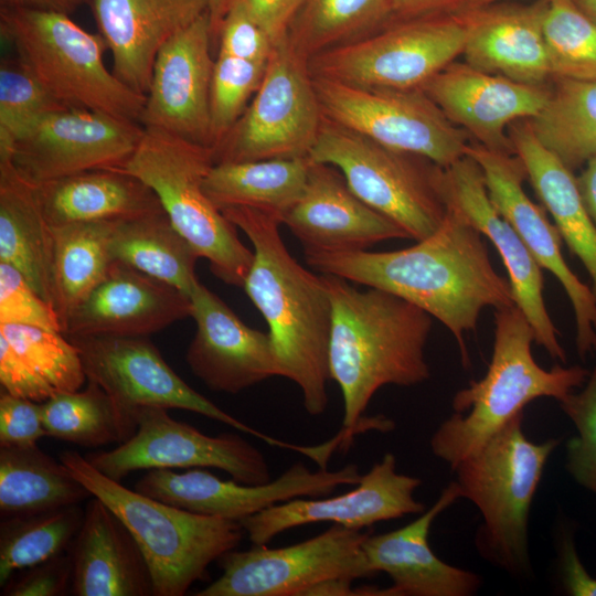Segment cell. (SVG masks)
<instances>
[{
    "label": "cell",
    "instance_id": "cell-46",
    "mask_svg": "<svg viewBox=\"0 0 596 596\" xmlns=\"http://www.w3.org/2000/svg\"><path fill=\"white\" fill-rule=\"evenodd\" d=\"M0 324H25L60 331V318L13 266L0 262Z\"/></svg>",
    "mask_w": 596,
    "mask_h": 596
},
{
    "label": "cell",
    "instance_id": "cell-18",
    "mask_svg": "<svg viewBox=\"0 0 596 596\" xmlns=\"http://www.w3.org/2000/svg\"><path fill=\"white\" fill-rule=\"evenodd\" d=\"M361 476L356 465L311 471L302 464H295L266 483L247 485L222 480L200 468L182 473L151 469L136 482L135 490L194 513L240 522L280 502L319 498L340 486H355Z\"/></svg>",
    "mask_w": 596,
    "mask_h": 596
},
{
    "label": "cell",
    "instance_id": "cell-10",
    "mask_svg": "<svg viewBox=\"0 0 596 596\" xmlns=\"http://www.w3.org/2000/svg\"><path fill=\"white\" fill-rule=\"evenodd\" d=\"M465 28L456 12L394 19L308 61L312 77L368 88H421L461 55Z\"/></svg>",
    "mask_w": 596,
    "mask_h": 596
},
{
    "label": "cell",
    "instance_id": "cell-22",
    "mask_svg": "<svg viewBox=\"0 0 596 596\" xmlns=\"http://www.w3.org/2000/svg\"><path fill=\"white\" fill-rule=\"evenodd\" d=\"M456 126L486 148L514 155L507 127L531 119L551 87L529 85L451 62L421 87Z\"/></svg>",
    "mask_w": 596,
    "mask_h": 596
},
{
    "label": "cell",
    "instance_id": "cell-2",
    "mask_svg": "<svg viewBox=\"0 0 596 596\" xmlns=\"http://www.w3.org/2000/svg\"><path fill=\"white\" fill-rule=\"evenodd\" d=\"M321 277L332 307L329 371L343 398V429L390 432V418L362 414L381 387L429 379L425 348L433 317L391 292L360 290L336 275Z\"/></svg>",
    "mask_w": 596,
    "mask_h": 596
},
{
    "label": "cell",
    "instance_id": "cell-24",
    "mask_svg": "<svg viewBox=\"0 0 596 596\" xmlns=\"http://www.w3.org/2000/svg\"><path fill=\"white\" fill-rule=\"evenodd\" d=\"M281 223L304 253L366 251L383 241L409 238L398 224L360 200L339 169L311 160L302 194Z\"/></svg>",
    "mask_w": 596,
    "mask_h": 596
},
{
    "label": "cell",
    "instance_id": "cell-23",
    "mask_svg": "<svg viewBox=\"0 0 596 596\" xmlns=\"http://www.w3.org/2000/svg\"><path fill=\"white\" fill-rule=\"evenodd\" d=\"M190 299L196 330L188 348L187 363L210 390L236 394L280 375L268 332L245 324L201 283Z\"/></svg>",
    "mask_w": 596,
    "mask_h": 596
},
{
    "label": "cell",
    "instance_id": "cell-6",
    "mask_svg": "<svg viewBox=\"0 0 596 596\" xmlns=\"http://www.w3.org/2000/svg\"><path fill=\"white\" fill-rule=\"evenodd\" d=\"M558 444V439L530 440L520 414L453 469L461 498L471 501L482 517L477 549L512 575L531 573L530 509L547 459Z\"/></svg>",
    "mask_w": 596,
    "mask_h": 596
},
{
    "label": "cell",
    "instance_id": "cell-38",
    "mask_svg": "<svg viewBox=\"0 0 596 596\" xmlns=\"http://www.w3.org/2000/svg\"><path fill=\"white\" fill-rule=\"evenodd\" d=\"M394 20L389 0H302L287 40L306 61L366 36Z\"/></svg>",
    "mask_w": 596,
    "mask_h": 596
},
{
    "label": "cell",
    "instance_id": "cell-31",
    "mask_svg": "<svg viewBox=\"0 0 596 596\" xmlns=\"http://www.w3.org/2000/svg\"><path fill=\"white\" fill-rule=\"evenodd\" d=\"M35 188L42 211L53 227L164 212L147 184L117 169L89 170Z\"/></svg>",
    "mask_w": 596,
    "mask_h": 596
},
{
    "label": "cell",
    "instance_id": "cell-16",
    "mask_svg": "<svg viewBox=\"0 0 596 596\" xmlns=\"http://www.w3.org/2000/svg\"><path fill=\"white\" fill-rule=\"evenodd\" d=\"M142 130L138 123L104 113L63 108L30 126L0 160H8L34 185L89 170L119 169Z\"/></svg>",
    "mask_w": 596,
    "mask_h": 596
},
{
    "label": "cell",
    "instance_id": "cell-37",
    "mask_svg": "<svg viewBox=\"0 0 596 596\" xmlns=\"http://www.w3.org/2000/svg\"><path fill=\"white\" fill-rule=\"evenodd\" d=\"M552 82L547 102L529 124L538 140L574 171L596 158V81Z\"/></svg>",
    "mask_w": 596,
    "mask_h": 596
},
{
    "label": "cell",
    "instance_id": "cell-26",
    "mask_svg": "<svg viewBox=\"0 0 596 596\" xmlns=\"http://www.w3.org/2000/svg\"><path fill=\"white\" fill-rule=\"evenodd\" d=\"M546 3L492 2L455 11L465 28V62L519 83L546 85L552 81L543 34Z\"/></svg>",
    "mask_w": 596,
    "mask_h": 596
},
{
    "label": "cell",
    "instance_id": "cell-40",
    "mask_svg": "<svg viewBox=\"0 0 596 596\" xmlns=\"http://www.w3.org/2000/svg\"><path fill=\"white\" fill-rule=\"evenodd\" d=\"M84 512L77 504L10 517L0 526V585L13 573L51 560L75 539Z\"/></svg>",
    "mask_w": 596,
    "mask_h": 596
},
{
    "label": "cell",
    "instance_id": "cell-30",
    "mask_svg": "<svg viewBox=\"0 0 596 596\" xmlns=\"http://www.w3.org/2000/svg\"><path fill=\"white\" fill-rule=\"evenodd\" d=\"M510 128L514 155L562 240L586 269L596 297V226L583 203L574 171L538 140L529 119L514 121Z\"/></svg>",
    "mask_w": 596,
    "mask_h": 596
},
{
    "label": "cell",
    "instance_id": "cell-17",
    "mask_svg": "<svg viewBox=\"0 0 596 596\" xmlns=\"http://www.w3.org/2000/svg\"><path fill=\"white\" fill-rule=\"evenodd\" d=\"M433 182L447 209L493 244L508 273L514 305L531 323L535 342L552 359L565 363L560 332L544 301L543 268L492 203L479 164L466 155L448 167L435 166Z\"/></svg>",
    "mask_w": 596,
    "mask_h": 596
},
{
    "label": "cell",
    "instance_id": "cell-42",
    "mask_svg": "<svg viewBox=\"0 0 596 596\" xmlns=\"http://www.w3.org/2000/svg\"><path fill=\"white\" fill-rule=\"evenodd\" d=\"M3 336L54 393L79 390L87 381L77 348L64 333L25 324H0Z\"/></svg>",
    "mask_w": 596,
    "mask_h": 596
},
{
    "label": "cell",
    "instance_id": "cell-1",
    "mask_svg": "<svg viewBox=\"0 0 596 596\" xmlns=\"http://www.w3.org/2000/svg\"><path fill=\"white\" fill-rule=\"evenodd\" d=\"M413 246L389 252L305 253L321 274L396 295L440 321L455 337L462 364L465 336L483 309L514 305L509 280L493 267L483 235L447 209L440 227Z\"/></svg>",
    "mask_w": 596,
    "mask_h": 596
},
{
    "label": "cell",
    "instance_id": "cell-52",
    "mask_svg": "<svg viewBox=\"0 0 596 596\" xmlns=\"http://www.w3.org/2000/svg\"><path fill=\"white\" fill-rule=\"evenodd\" d=\"M560 568L565 592L573 596H596V578L586 571L571 534L563 535L560 546Z\"/></svg>",
    "mask_w": 596,
    "mask_h": 596
},
{
    "label": "cell",
    "instance_id": "cell-27",
    "mask_svg": "<svg viewBox=\"0 0 596 596\" xmlns=\"http://www.w3.org/2000/svg\"><path fill=\"white\" fill-rule=\"evenodd\" d=\"M461 498L451 481L435 503L413 522L391 532L364 538L361 549L372 575L385 573L392 579L390 596H470L481 585L470 571L441 561L428 543L434 520Z\"/></svg>",
    "mask_w": 596,
    "mask_h": 596
},
{
    "label": "cell",
    "instance_id": "cell-51",
    "mask_svg": "<svg viewBox=\"0 0 596 596\" xmlns=\"http://www.w3.org/2000/svg\"><path fill=\"white\" fill-rule=\"evenodd\" d=\"M226 1V0H225ZM243 4L274 44L287 36L302 0H235Z\"/></svg>",
    "mask_w": 596,
    "mask_h": 596
},
{
    "label": "cell",
    "instance_id": "cell-4",
    "mask_svg": "<svg viewBox=\"0 0 596 596\" xmlns=\"http://www.w3.org/2000/svg\"><path fill=\"white\" fill-rule=\"evenodd\" d=\"M493 321L492 355L486 374L455 394V413L430 438L432 453L451 469L523 414L530 402L540 397L560 402L589 375L579 365L540 366L531 350L534 330L515 305L496 309Z\"/></svg>",
    "mask_w": 596,
    "mask_h": 596
},
{
    "label": "cell",
    "instance_id": "cell-41",
    "mask_svg": "<svg viewBox=\"0 0 596 596\" xmlns=\"http://www.w3.org/2000/svg\"><path fill=\"white\" fill-rule=\"evenodd\" d=\"M543 34L552 78L596 81V22L574 0H547Z\"/></svg>",
    "mask_w": 596,
    "mask_h": 596
},
{
    "label": "cell",
    "instance_id": "cell-20",
    "mask_svg": "<svg viewBox=\"0 0 596 596\" xmlns=\"http://www.w3.org/2000/svg\"><path fill=\"white\" fill-rule=\"evenodd\" d=\"M422 480L396 471V458L387 453L361 476L355 487L328 498H297L272 505L240 521L253 545H266L296 526L331 522L361 530L374 523L425 511L414 492Z\"/></svg>",
    "mask_w": 596,
    "mask_h": 596
},
{
    "label": "cell",
    "instance_id": "cell-29",
    "mask_svg": "<svg viewBox=\"0 0 596 596\" xmlns=\"http://www.w3.org/2000/svg\"><path fill=\"white\" fill-rule=\"evenodd\" d=\"M76 596L153 595L150 571L121 520L98 498L86 504L72 554Z\"/></svg>",
    "mask_w": 596,
    "mask_h": 596
},
{
    "label": "cell",
    "instance_id": "cell-36",
    "mask_svg": "<svg viewBox=\"0 0 596 596\" xmlns=\"http://www.w3.org/2000/svg\"><path fill=\"white\" fill-rule=\"evenodd\" d=\"M117 221L53 227V307L62 329L72 312L104 280L113 257L110 238Z\"/></svg>",
    "mask_w": 596,
    "mask_h": 596
},
{
    "label": "cell",
    "instance_id": "cell-14",
    "mask_svg": "<svg viewBox=\"0 0 596 596\" xmlns=\"http://www.w3.org/2000/svg\"><path fill=\"white\" fill-rule=\"evenodd\" d=\"M67 339L78 350L87 380L97 383L134 422L132 414L140 407L185 409L253 435L268 445L300 450L299 445L254 429L194 391L168 365L146 337L91 336Z\"/></svg>",
    "mask_w": 596,
    "mask_h": 596
},
{
    "label": "cell",
    "instance_id": "cell-33",
    "mask_svg": "<svg viewBox=\"0 0 596 596\" xmlns=\"http://www.w3.org/2000/svg\"><path fill=\"white\" fill-rule=\"evenodd\" d=\"M308 168L309 158L214 163L203 188L220 211L247 206L274 214L283 222L302 194Z\"/></svg>",
    "mask_w": 596,
    "mask_h": 596
},
{
    "label": "cell",
    "instance_id": "cell-43",
    "mask_svg": "<svg viewBox=\"0 0 596 596\" xmlns=\"http://www.w3.org/2000/svg\"><path fill=\"white\" fill-rule=\"evenodd\" d=\"M67 108L54 98L19 58L0 63V158L40 118Z\"/></svg>",
    "mask_w": 596,
    "mask_h": 596
},
{
    "label": "cell",
    "instance_id": "cell-49",
    "mask_svg": "<svg viewBox=\"0 0 596 596\" xmlns=\"http://www.w3.org/2000/svg\"><path fill=\"white\" fill-rule=\"evenodd\" d=\"M72 579L71 555H57L28 568V572L13 583H7L6 596H57L65 592Z\"/></svg>",
    "mask_w": 596,
    "mask_h": 596
},
{
    "label": "cell",
    "instance_id": "cell-44",
    "mask_svg": "<svg viewBox=\"0 0 596 596\" xmlns=\"http://www.w3.org/2000/svg\"><path fill=\"white\" fill-rule=\"evenodd\" d=\"M266 64L217 54L210 88L212 149L225 138L245 111L260 86Z\"/></svg>",
    "mask_w": 596,
    "mask_h": 596
},
{
    "label": "cell",
    "instance_id": "cell-47",
    "mask_svg": "<svg viewBox=\"0 0 596 596\" xmlns=\"http://www.w3.org/2000/svg\"><path fill=\"white\" fill-rule=\"evenodd\" d=\"M216 38L219 54L259 63H267L275 45L246 8L235 0L225 1Z\"/></svg>",
    "mask_w": 596,
    "mask_h": 596
},
{
    "label": "cell",
    "instance_id": "cell-48",
    "mask_svg": "<svg viewBox=\"0 0 596 596\" xmlns=\"http://www.w3.org/2000/svg\"><path fill=\"white\" fill-rule=\"evenodd\" d=\"M47 436L41 403L7 392L0 395V446H31Z\"/></svg>",
    "mask_w": 596,
    "mask_h": 596
},
{
    "label": "cell",
    "instance_id": "cell-3",
    "mask_svg": "<svg viewBox=\"0 0 596 596\" xmlns=\"http://www.w3.org/2000/svg\"><path fill=\"white\" fill-rule=\"evenodd\" d=\"M253 245L254 258L243 288L265 318L280 375L301 391L311 416L328 406L329 339L332 307L322 277L289 253L270 213L232 206L221 211Z\"/></svg>",
    "mask_w": 596,
    "mask_h": 596
},
{
    "label": "cell",
    "instance_id": "cell-12",
    "mask_svg": "<svg viewBox=\"0 0 596 596\" xmlns=\"http://www.w3.org/2000/svg\"><path fill=\"white\" fill-rule=\"evenodd\" d=\"M326 118L387 148L445 168L464 156L467 132L422 88H368L313 77Z\"/></svg>",
    "mask_w": 596,
    "mask_h": 596
},
{
    "label": "cell",
    "instance_id": "cell-58",
    "mask_svg": "<svg viewBox=\"0 0 596 596\" xmlns=\"http://www.w3.org/2000/svg\"><path fill=\"white\" fill-rule=\"evenodd\" d=\"M500 0H469L467 6H476V4H487L492 2H498Z\"/></svg>",
    "mask_w": 596,
    "mask_h": 596
},
{
    "label": "cell",
    "instance_id": "cell-9",
    "mask_svg": "<svg viewBox=\"0 0 596 596\" xmlns=\"http://www.w3.org/2000/svg\"><path fill=\"white\" fill-rule=\"evenodd\" d=\"M309 160L340 170L351 191L415 241L434 234L447 206L433 182L436 164L382 146L323 116Z\"/></svg>",
    "mask_w": 596,
    "mask_h": 596
},
{
    "label": "cell",
    "instance_id": "cell-19",
    "mask_svg": "<svg viewBox=\"0 0 596 596\" xmlns=\"http://www.w3.org/2000/svg\"><path fill=\"white\" fill-rule=\"evenodd\" d=\"M466 155L480 167L489 196L514 227L538 264L550 272L564 289L574 313L575 344L585 359L596 352V297L592 287L571 269L562 253V236L542 206L523 189L525 170L517 156L480 143L468 145Z\"/></svg>",
    "mask_w": 596,
    "mask_h": 596
},
{
    "label": "cell",
    "instance_id": "cell-11",
    "mask_svg": "<svg viewBox=\"0 0 596 596\" xmlns=\"http://www.w3.org/2000/svg\"><path fill=\"white\" fill-rule=\"evenodd\" d=\"M322 121L308 61L286 36L274 45L252 102L212 149L214 163L308 158Z\"/></svg>",
    "mask_w": 596,
    "mask_h": 596
},
{
    "label": "cell",
    "instance_id": "cell-8",
    "mask_svg": "<svg viewBox=\"0 0 596 596\" xmlns=\"http://www.w3.org/2000/svg\"><path fill=\"white\" fill-rule=\"evenodd\" d=\"M214 164L213 150L166 130L143 127L121 170L147 184L174 228L222 281L243 287L254 253L236 226L211 201L203 181Z\"/></svg>",
    "mask_w": 596,
    "mask_h": 596
},
{
    "label": "cell",
    "instance_id": "cell-55",
    "mask_svg": "<svg viewBox=\"0 0 596 596\" xmlns=\"http://www.w3.org/2000/svg\"><path fill=\"white\" fill-rule=\"evenodd\" d=\"M576 181L583 203L596 226V158L583 167Z\"/></svg>",
    "mask_w": 596,
    "mask_h": 596
},
{
    "label": "cell",
    "instance_id": "cell-54",
    "mask_svg": "<svg viewBox=\"0 0 596 596\" xmlns=\"http://www.w3.org/2000/svg\"><path fill=\"white\" fill-rule=\"evenodd\" d=\"M91 0H0V7L25 8L71 14Z\"/></svg>",
    "mask_w": 596,
    "mask_h": 596
},
{
    "label": "cell",
    "instance_id": "cell-57",
    "mask_svg": "<svg viewBox=\"0 0 596 596\" xmlns=\"http://www.w3.org/2000/svg\"><path fill=\"white\" fill-rule=\"evenodd\" d=\"M578 8L596 22V0H574Z\"/></svg>",
    "mask_w": 596,
    "mask_h": 596
},
{
    "label": "cell",
    "instance_id": "cell-56",
    "mask_svg": "<svg viewBox=\"0 0 596 596\" xmlns=\"http://www.w3.org/2000/svg\"><path fill=\"white\" fill-rule=\"evenodd\" d=\"M225 0H210L209 17L211 20L213 38L216 39V33L224 13Z\"/></svg>",
    "mask_w": 596,
    "mask_h": 596
},
{
    "label": "cell",
    "instance_id": "cell-25",
    "mask_svg": "<svg viewBox=\"0 0 596 596\" xmlns=\"http://www.w3.org/2000/svg\"><path fill=\"white\" fill-rule=\"evenodd\" d=\"M189 296L114 260L104 280L72 312L67 337H147L191 317Z\"/></svg>",
    "mask_w": 596,
    "mask_h": 596
},
{
    "label": "cell",
    "instance_id": "cell-53",
    "mask_svg": "<svg viewBox=\"0 0 596 596\" xmlns=\"http://www.w3.org/2000/svg\"><path fill=\"white\" fill-rule=\"evenodd\" d=\"M469 0H389L394 19L455 12Z\"/></svg>",
    "mask_w": 596,
    "mask_h": 596
},
{
    "label": "cell",
    "instance_id": "cell-39",
    "mask_svg": "<svg viewBox=\"0 0 596 596\" xmlns=\"http://www.w3.org/2000/svg\"><path fill=\"white\" fill-rule=\"evenodd\" d=\"M41 407L47 436L85 447L120 444L137 429L136 423L89 380L84 390L56 393Z\"/></svg>",
    "mask_w": 596,
    "mask_h": 596
},
{
    "label": "cell",
    "instance_id": "cell-5",
    "mask_svg": "<svg viewBox=\"0 0 596 596\" xmlns=\"http://www.w3.org/2000/svg\"><path fill=\"white\" fill-rule=\"evenodd\" d=\"M60 460L131 533L150 571L156 596L184 595L245 533L237 521L194 513L128 489L74 450L63 451Z\"/></svg>",
    "mask_w": 596,
    "mask_h": 596
},
{
    "label": "cell",
    "instance_id": "cell-34",
    "mask_svg": "<svg viewBox=\"0 0 596 596\" xmlns=\"http://www.w3.org/2000/svg\"><path fill=\"white\" fill-rule=\"evenodd\" d=\"M88 496L63 462L36 444L0 447V511L6 518L77 504Z\"/></svg>",
    "mask_w": 596,
    "mask_h": 596
},
{
    "label": "cell",
    "instance_id": "cell-28",
    "mask_svg": "<svg viewBox=\"0 0 596 596\" xmlns=\"http://www.w3.org/2000/svg\"><path fill=\"white\" fill-rule=\"evenodd\" d=\"M210 0H91L98 33L111 52L114 74L147 94L160 47L209 13Z\"/></svg>",
    "mask_w": 596,
    "mask_h": 596
},
{
    "label": "cell",
    "instance_id": "cell-7",
    "mask_svg": "<svg viewBox=\"0 0 596 596\" xmlns=\"http://www.w3.org/2000/svg\"><path fill=\"white\" fill-rule=\"evenodd\" d=\"M0 30L18 58L62 105L140 124L146 95L106 67L108 47L99 33L86 31L68 14L4 7Z\"/></svg>",
    "mask_w": 596,
    "mask_h": 596
},
{
    "label": "cell",
    "instance_id": "cell-50",
    "mask_svg": "<svg viewBox=\"0 0 596 596\" xmlns=\"http://www.w3.org/2000/svg\"><path fill=\"white\" fill-rule=\"evenodd\" d=\"M0 383L11 395L43 403L55 393L19 355L11 343L0 334Z\"/></svg>",
    "mask_w": 596,
    "mask_h": 596
},
{
    "label": "cell",
    "instance_id": "cell-32",
    "mask_svg": "<svg viewBox=\"0 0 596 596\" xmlns=\"http://www.w3.org/2000/svg\"><path fill=\"white\" fill-rule=\"evenodd\" d=\"M53 248V227L42 211L35 185L8 160H0V262L18 269L52 306Z\"/></svg>",
    "mask_w": 596,
    "mask_h": 596
},
{
    "label": "cell",
    "instance_id": "cell-13",
    "mask_svg": "<svg viewBox=\"0 0 596 596\" xmlns=\"http://www.w3.org/2000/svg\"><path fill=\"white\" fill-rule=\"evenodd\" d=\"M368 533L333 524L306 541L283 546L254 545L220 557L221 575L196 596H305L330 578L373 576L362 553Z\"/></svg>",
    "mask_w": 596,
    "mask_h": 596
},
{
    "label": "cell",
    "instance_id": "cell-21",
    "mask_svg": "<svg viewBox=\"0 0 596 596\" xmlns=\"http://www.w3.org/2000/svg\"><path fill=\"white\" fill-rule=\"evenodd\" d=\"M209 13L170 38L153 62L140 119L151 127L212 148L210 88L215 60Z\"/></svg>",
    "mask_w": 596,
    "mask_h": 596
},
{
    "label": "cell",
    "instance_id": "cell-35",
    "mask_svg": "<svg viewBox=\"0 0 596 596\" xmlns=\"http://www.w3.org/2000/svg\"><path fill=\"white\" fill-rule=\"evenodd\" d=\"M113 260L166 283L190 297L200 283V257L164 212L117 221L110 238Z\"/></svg>",
    "mask_w": 596,
    "mask_h": 596
},
{
    "label": "cell",
    "instance_id": "cell-45",
    "mask_svg": "<svg viewBox=\"0 0 596 596\" xmlns=\"http://www.w3.org/2000/svg\"><path fill=\"white\" fill-rule=\"evenodd\" d=\"M558 403L578 432L567 443L566 469L579 486L596 494V368L579 392Z\"/></svg>",
    "mask_w": 596,
    "mask_h": 596
},
{
    "label": "cell",
    "instance_id": "cell-15",
    "mask_svg": "<svg viewBox=\"0 0 596 596\" xmlns=\"http://www.w3.org/2000/svg\"><path fill=\"white\" fill-rule=\"evenodd\" d=\"M132 416L137 429L127 440L111 450L85 456L114 480L136 470L172 468H216L247 485L272 480L264 455L237 434L209 436L173 419L163 407H140Z\"/></svg>",
    "mask_w": 596,
    "mask_h": 596
}]
</instances>
